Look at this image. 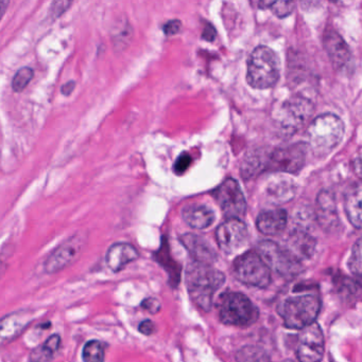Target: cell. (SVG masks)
I'll return each instance as SVG.
<instances>
[{
    "label": "cell",
    "mask_w": 362,
    "mask_h": 362,
    "mask_svg": "<svg viewBox=\"0 0 362 362\" xmlns=\"http://www.w3.org/2000/svg\"><path fill=\"white\" fill-rule=\"evenodd\" d=\"M288 215L283 209L268 210L259 214L257 218V229L265 235L274 236L282 233L287 226Z\"/></svg>",
    "instance_id": "ffe728a7"
},
{
    "label": "cell",
    "mask_w": 362,
    "mask_h": 362,
    "mask_svg": "<svg viewBox=\"0 0 362 362\" xmlns=\"http://www.w3.org/2000/svg\"><path fill=\"white\" fill-rule=\"evenodd\" d=\"M142 308L150 314H157L161 310V302L155 298H147L142 302Z\"/></svg>",
    "instance_id": "1f68e13d"
},
{
    "label": "cell",
    "mask_w": 362,
    "mask_h": 362,
    "mask_svg": "<svg viewBox=\"0 0 362 362\" xmlns=\"http://www.w3.org/2000/svg\"><path fill=\"white\" fill-rule=\"evenodd\" d=\"M361 240H358L353 247L352 255L349 259V268L353 274L361 278Z\"/></svg>",
    "instance_id": "f1b7e54d"
},
{
    "label": "cell",
    "mask_w": 362,
    "mask_h": 362,
    "mask_svg": "<svg viewBox=\"0 0 362 362\" xmlns=\"http://www.w3.org/2000/svg\"><path fill=\"white\" fill-rule=\"evenodd\" d=\"M344 136V124L339 117L325 114L317 117L307 129V146L318 157H324L339 146Z\"/></svg>",
    "instance_id": "7a4b0ae2"
},
{
    "label": "cell",
    "mask_w": 362,
    "mask_h": 362,
    "mask_svg": "<svg viewBox=\"0 0 362 362\" xmlns=\"http://www.w3.org/2000/svg\"><path fill=\"white\" fill-rule=\"evenodd\" d=\"M181 29H182V23H181L180 21H176V19L168 21L164 25V32L168 36L176 35V34L181 31Z\"/></svg>",
    "instance_id": "d6a6232c"
},
{
    "label": "cell",
    "mask_w": 362,
    "mask_h": 362,
    "mask_svg": "<svg viewBox=\"0 0 362 362\" xmlns=\"http://www.w3.org/2000/svg\"><path fill=\"white\" fill-rule=\"evenodd\" d=\"M316 248V242L312 235L304 230H293L288 238V250L302 262V259L312 257Z\"/></svg>",
    "instance_id": "44dd1931"
},
{
    "label": "cell",
    "mask_w": 362,
    "mask_h": 362,
    "mask_svg": "<svg viewBox=\"0 0 362 362\" xmlns=\"http://www.w3.org/2000/svg\"><path fill=\"white\" fill-rule=\"evenodd\" d=\"M329 1H332V2H337L338 0H329Z\"/></svg>",
    "instance_id": "f35d334b"
},
{
    "label": "cell",
    "mask_w": 362,
    "mask_h": 362,
    "mask_svg": "<svg viewBox=\"0 0 362 362\" xmlns=\"http://www.w3.org/2000/svg\"><path fill=\"white\" fill-rule=\"evenodd\" d=\"M9 4H10V0H0V21H1L4 14H6Z\"/></svg>",
    "instance_id": "74e56055"
},
{
    "label": "cell",
    "mask_w": 362,
    "mask_h": 362,
    "mask_svg": "<svg viewBox=\"0 0 362 362\" xmlns=\"http://www.w3.org/2000/svg\"><path fill=\"white\" fill-rule=\"evenodd\" d=\"M259 253L270 269L284 278H295L303 272L302 262L287 248L276 243L265 240L259 245Z\"/></svg>",
    "instance_id": "ba28073f"
},
{
    "label": "cell",
    "mask_w": 362,
    "mask_h": 362,
    "mask_svg": "<svg viewBox=\"0 0 362 362\" xmlns=\"http://www.w3.org/2000/svg\"><path fill=\"white\" fill-rule=\"evenodd\" d=\"M131 33L132 31L131 29H130V25H127L125 30H123L120 33L114 36L115 46H116L117 48L123 47V44L129 40V36L131 35Z\"/></svg>",
    "instance_id": "836d02e7"
},
{
    "label": "cell",
    "mask_w": 362,
    "mask_h": 362,
    "mask_svg": "<svg viewBox=\"0 0 362 362\" xmlns=\"http://www.w3.org/2000/svg\"><path fill=\"white\" fill-rule=\"evenodd\" d=\"M281 63L276 53L267 46H259L248 61L247 81L255 89H269L280 80Z\"/></svg>",
    "instance_id": "277c9868"
},
{
    "label": "cell",
    "mask_w": 362,
    "mask_h": 362,
    "mask_svg": "<svg viewBox=\"0 0 362 362\" xmlns=\"http://www.w3.org/2000/svg\"><path fill=\"white\" fill-rule=\"evenodd\" d=\"M314 110V105L308 98L293 95L284 102L278 110V122L281 131L286 136L295 135L312 120Z\"/></svg>",
    "instance_id": "52a82bcc"
},
{
    "label": "cell",
    "mask_w": 362,
    "mask_h": 362,
    "mask_svg": "<svg viewBox=\"0 0 362 362\" xmlns=\"http://www.w3.org/2000/svg\"><path fill=\"white\" fill-rule=\"evenodd\" d=\"M225 282L222 272L212 265L193 261L186 270V284L193 303L204 312L212 310L215 293Z\"/></svg>",
    "instance_id": "6da1fadb"
},
{
    "label": "cell",
    "mask_w": 362,
    "mask_h": 362,
    "mask_svg": "<svg viewBox=\"0 0 362 362\" xmlns=\"http://www.w3.org/2000/svg\"><path fill=\"white\" fill-rule=\"evenodd\" d=\"M86 242L87 236L85 233L79 232L70 236L47 257L44 263L45 272L48 274H57L74 264L82 253Z\"/></svg>",
    "instance_id": "9c48e42d"
},
{
    "label": "cell",
    "mask_w": 362,
    "mask_h": 362,
    "mask_svg": "<svg viewBox=\"0 0 362 362\" xmlns=\"http://www.w3.org/2000/svg\"><path fill=\"white\" fill-rule=\"evenodd\" d=\"M321 310V300L316 293H300L281 302L278 314L285 327L302 329L316 322Z\"/></svg>",
    "instance_id": "3957f363"
},
{
    "label": "cell",
    "mask_w": 362,
    "mask_h": 362,
    "mask_svg": "<svg viewBox=\"0 0 362 362\" xmlns=\"http://www.w3.org/2000/svg\"><path fill=\"white\" fill-rule=\"evenodd\" d=\"M138 331L145 336H151L157 331L154 323L151 320H144L138 325Z\"/></svg>",
    "instance_id": "e575fe53"
},
{
    "label": "cell",
    "mask_w": 362,
    "mask_h": 362,
    "mask_svg": "<svg viewBox=\"0 0 362 362\" xmlns=\"http://www.w3.org/2000/svg\"><path fill=\"white\" fill-rule=\"evenodd\" d=\"M61 337L57 334L51 335L44 344L36 346L29 355V362H51L61 348Z\"/></svg>",
    "instance_id": "cb8c5ba5"
},
{
    "label": "cell",
    "mask_w": 362,
    "mask_h": 362,
    "mask_svg": "<svg viewBox=\"0 0 362 362\" xmlns=\"http://www.w3.org/2000/svg\"><path fill=\"white\" fill-rule=\"evenodd\" d=\"M249 231L246 223L239 218H227L219 226L216 240L223 252H237L248 243Z\"/></svg>",
    "instance_id": "4fadbf2b"
},
{
    "label": "cell",
    "mask_w": 362,
    "mask_h": 362,
    "mask_svg": "<svg viewBox=\"0 0 362 362\" xmlns=\"http://www.w3.org/2000/svg\"><path fill=\"white\" fill-rule=\"evenodd\" d=\"M344 210L346 216L353 226L357 229L361 228V182L355 183L346 194Z\"/></svg>",
    "instance_id": "603a6c76"
},
{
    "label": "cell",
    "mask_w": 362,
    "mask_h": 362,
    "mask_svg": "<svg viewBox=\"0 0 362 362\" xmlns=\"http://www.w3.org/2000/svg\"><path fill=\"white\" fill-rule=\"evenodd\" d=\"M233 274L239 282L251 287L266 288L271 283V269L255 251H248L234 261Z\"/></svg>",
    "instance_id": "8992f818"
},
{
    "label": "cell",
    "mask_w": 362,
    "mask_h": 362,
    "mask_svg": "<svg viewBox=\"0 0 362 362\" xmlns=\"http://www.w3.org/2000/svg\"><path fill=\"white\" fill-rule=\"evenodd\" d=\"M34 312L17 310L0 319V348L16 339L34 320Z\"/></svg>",
    "instance_id": "5bb4252c"
},
{
    "label": "cell",
    "mask_w": 362,
    "mask_h": 362,
    "mask_svg": "<svg viewBox=\"0 0 362 362\" xmlns=\"http://www.w3.org/2000/svg\"><path fill=\"white\" fill-rule=\"evenodd\" d=\"M323 44L335 69H346L352 61V53L344 37L333 28H327Z\"/></svg>",
    "instance_id": "9a60e30c"
},
{
    "label": "cell",
    "mask_w": 362,
    "mask_h": 362,
    "mask_svg": "<svg viewBox=\"0 0 362 362\" xmlns=\"http://www.w3.org/2000/svg\"><path fill=\"white\" fill-rule=\"evenodd\" d=\"M295 6V0H259V8L271 11L280 18H285L293 14Z\"/></svg>",
    "instance_id": "d4e9b609"
},
{
    "label": "cell",
    "mask_w": 362,
    "mask_h": 362,
    "mask_svg": "<svg viewBox=\"0 0 362 362\" xmlns=\"http://www.w3.org/2000/svg\"><path fill=\"white\" fill-rule=\"evenodd\" d=\"M324 335L317 322L302 329L298 339L297 356L300 362H321L324 356Z\"/></svg>",
    "instance_id": "7c38bea8"
},
{
    "label": "cell",
    "mask_w": 362,
    "mask_h": 362,
    "mask_svg": "<svg viewBox=\"0 0 362 362\" xmlns=\"http://www.w3.org/2000/svg\"><path fill=\"white\" fill-rule=\"evenodd\" d=\"M308 146L297 144L288 148H278L271 153L266 161V169L282 173L298 174L305 165Z\"/></svg>",
    "instance_id": "30bf717a"
},
{
    "label": "cell",
    "mask_w": 362,
    "mask_h": 362,
    "mask_svg": "<svg viewBox=\"0 0 362 362\" xmlns=\"http://www.w3.org/2000/svg\"><path fill=\"white\" fill-rule=\"evenodd\" d=\"M221 322L231 327H250L259 317V308L244 293H227L218 303Z\"/></svg>",
    "instance_id": "5b68a950"
},
{
    "label": "cell",
    "mask_w": 362,
    "mask_h": 362,
    "mask_svg": "<svg viewBox=\"0 0 362 362\" xmlns=\"http://www.w3.org/2000/svg\"><path fill=\"white\" fill-rule=\"evenodd\" d=\"M76 85V81H69V82L65 83V84L61 87L62 95H65V97H69V95L74 93Z\"/></svg>",
    "instance_id": "8d00e7d4"
},
{
    "label": "cell",
    "mask_w": 362,
    "mask_h": 362,
    "mask_svg": "<svg viewBox=\"0 0 362 362\" xmlns=\"http://www.w3.org/2000/svg\"><path fill=\"white\" fill-rule=\"evenodd\" d=\"M191 161H193V158L189 156L188 154H183L179 157L178 160L174 163V172L176 174H182L188 169L189 165H191Z\"/></svg>",
    "instance_id": "4dcf8cb0"
},
{
    "label": "cell",
    "mask_w": 362,
    "mask_h": 362,
    "mask_svg": "<svg viewBox=\"0 0 362 362\" xmlns=\"http://www.w3.org/2000/svg\"><path fill=\"white\" fill-rule=\"evenodd\" d=\"M182 217L185 223L193 229L202 230L210 227L216 219L212 208L203 204H191L184 206Z\"/></svg>",
    "instance_id": "d6986e66"
},
{
    "label": "cell",
    "mask_w": 362,
    "mask_h": 362,
    "mask_svg": "<svg viewBox=\"0 0 362 362\" xmlns=\"http://www.w3.org/2000/svg\"><path fill=\"white\" fill-rule=\"evenodd\" d=\"M140 253L135 247L128 243H115L108 248L106 255V263L113 272L125 269L127 265L136 261Z\"/></svg>",
    "instance_id": "e0dca14e"
},
{
    "label": "cell",
    "mask_w": 362,
    "mask_h": 362,
    "mask_svg": "<svg viewBox=\"0 0 362 362\" xmlns=\"http://www.w3.org/2000/svg\"><path fill=\"white\" fill-rule=\"evenodd\" d=\"M235 361L236 362H271V358L263 348L247 346L236 353Z\"/></svg>",
    "instance_id": "484cf974"
},
{
    "label": "cell",
    "mask_w": 362,
    "mask_h": 362,
    "mask_svg": "<svg viewBox=\"0 0 362 362\" xmlns=\"http://www.w3.org/2000/svg\"><path fill=\"white\" fill-rule=\"evenodd\" d=\"M34 76L32 68L23 67L15 74L12 80V89L14 93H23Z\"/></svg>",
    "instance_id": "83f0119b"
},
{
    "label": "cell",
    "mask_w": 362,
    "mask_h": 362,
    "mask_svg": "<svg viewBox=\"0 0 362 362\" xmlns=\"http://www.w3.org/2000/svg\"><path fill=\"white\" fill-rule=\"evenodd\" d=\"M215 197L227 218H242L247 213V202L239 183L229 178L215 192Z\"/></svg>",
    "instance_id": "8fae6325"
},
{
    "label": "cell",
    "mask_w": 362,
    "mask_h": 362,
    "mask_svg": "<svg viewBox=\"0 0 362 362\" xmlns=\"http://www.w3.org/2000/svg\"><path fill=\"white\" fill-rule=\"evenodd\" d=\"M265 193L266 197L272 204H285L295 196V183L289 178L278 177L267 185Z\"/></svg>",
    "instance_id": "7402d4cb"
},
{
    "label": "cell",
    "mask_w": 362,
    "mask_h": 362,
    "mask_svg": "<svg viewBox=\"0 0 362 362\" xmlns=\"http://www.w3.org/2000/svg\"><path fill=\"white\" fill-rule=\"evenodd\" d=\"M83 362H104L106 361V346L99 340H89L83 346Z\"/></svg>",
    "instance_id": "4316f807"
},
{
    "label": "cell",
    "mask_w": 362,
    "mask_h": 362,
    "mask_svg": "<svg viewBox=\"0 0 362 362\" xmlns=\"http://www.w3.org/2000/svg\"><path fill=\"white\" fill-rule=\"evenodd\" d=\"M284 362H295V361H284Z\"/></svg>",
    "instance_id": "ab89813d"
},
{
    "label": "cell",
    "mask_w": 362,
    "mask_h": 362,
    "mask_svg": "<svg viewBox=\"0 0 362 362\" xmlns=\"http://www.w3.org/2000/svg\"><path fill=\"white\" fill-rule=\"evenodd\" d=\"M316 216L324 231H335L340 225L335 196L329 189H323L317 197Z\"/></svg>",
    "instance_id": "2e32d148"
},
{
    "label": "cell",
    "mask_w": 362,
    "mask_h": 362,
    "mask_svg": "<svg viewBox=\"0 0 362 362\" xmlns=\"http://www.w3.org/2000/svg\"><path fill=\"white\" fill-rule=\"evenodd\" d=\"M181 243L191 253L196 262L212 265L217 261V253L205 238L197 234H184L181 238Z\"/></svg>",
    "instance_id": "ac0fdd59"
},
{
    "label": "cell",
    "mask_w": 362,
    "mask_h": 362,
    "mask_svg": "<svg viewBox=\"0 0 362 362\" xmlns=\"http://www.w3.org/2000/svg\"><path fill=\"white\" fill-rule=\"evenodd\" d=\"M74 1V0H52L49 8V16L52 19L60 18L69 10Z\"/></svg>",
    "instance_id": "f546056e"
},
{
    "label": "cell",
    "mask_w": 362,
    "mask_h": 362,
    "mask_svg": "<svg viewBox=\"0 0 362 362\" xmlns=\"http://www.w3.org/2000/svg\"><path fill=\"white\" fill-rule=\"evenodd\" d=\"M216 36V29H215L210 23H208V25L204 28L203 33H202V38H203L204 40H206V42H214Z\"/></svg>",
    "instance_id": "d590c367"
}]
</instances>
